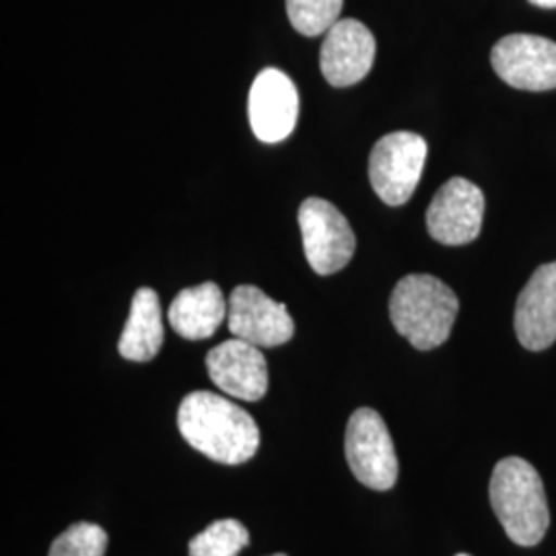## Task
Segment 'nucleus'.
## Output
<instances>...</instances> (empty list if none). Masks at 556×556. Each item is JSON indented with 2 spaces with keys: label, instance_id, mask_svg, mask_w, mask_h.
<instances>
[{
  "label": "nucleus",
  "instance_id": "1",
  "mask_svg": "<svg viewBox=\"0 0 556 556\" xmlns=\"http://www.w3.org/2000/svg\"><path fill=\"white\" fill-rule=\"evenodd\" d=\"M178 427L202 456L238 466L256 456L260 429L250 413L213 392H192L181 400Z\"/></svg>",
  "mask_w": 556,
  "mask_h": 556
},
{
  "label": "nucleus",
  "instance_id": "2",
  "mask_svg": "<svg viewBox=\"0 0 556 556\" xmlns=\"http://www.w3.org/2000/svg\"><path fill=\"white\" fill-rule=\"evenodd\" d=\"M491 505L505 534L519 546H536L551 526L544 482L523 457H503L493 470Z\"/></svg>",
  "mask_w": 556,
  "mask_h": 556
},
{
  "label": "nucleus",
  "instance_id": "3",
  "mask_svg": "<svg viewBox=\"0 0 556 556\" xmlns=\"http://www.w3.org/2000/svg\"><path fill=\"white\" fill-rule=\"evenodd\" d=\"M457 312L456 293L431 275L402 278L390 298V318L397 334L418 351L441 346L452 334Z\"/></svg>",
  "mask_w": 556,
  "mask_h": 556
},
{
  "label": "nucleus",
  "instance_id": "4",
  "mask_svg": "<svg viewBox=\"0 0 556 556\" xmlns=\"http://www.w3.org/2000/svg\"><path fill=\"white\" fill-rule=\"evenodd\" d=\"M344 454L351 472L374 491H390L397 480V457L392 435L374 408L355 410L344 438Z\"/></svg>",
  "mask_w": 556,
  "mask_h": 556
},
{
  "label": "nucleus",
  "instance_id": "5",
  "mask_svg": "<svg viewBox=\"0 0 556 556\" xmlns=\"http://www.w3.org/2000/svg\"><path fill=\"white\" fill-rule=\"evenodd\" d=\"M427 161V140L417 132H390L369 155V181L390 206L406 204L417 190Z\"/></svg>",
  "mask_w": 556,
  "mask_h": 556
},
{
  "label": "nucleus",
  "instance_id": "6",
  "mask_svg": "<svg viewBox=\"0 0 556 556\" xmlns=\"http://www.w3.org/2000/svg\"><path fill=\"white\" fill-rule=\"evenodd\" d=\"M299 227L305 258L321 277L342 270L357 250V238L346 217L328 200H303L299 206Z\"/></svg>",
  "mask_w": 556,
  "mask_h": 556
},
{
  "label": "nucleus",
  "instance_id": "7",
  "mask_svg": "<svg viewBox=\"0 0 556 556\" xmlns=\"http://www.w3.org/2000/svg\"><path fill=\"white\" fill-rule=\"evenodd\" d=\"M491 64L509 87L521 91H551L556 89V41L514 34L495 43Z\"/></svg>",
  "mask_w": 556,
  "mask_h": 556
},
{
  "label": "nucleus",
  "instance_id": "8",
  "mask_svg": "<svg viewBox=\"0 0 556 556\" xmlns=\"http://www.w3.org/2000/svg\"><path fill=\"white\" fill-rule=\"evenodd\" d=\"M229 332L258 349H273L289 342L295 334V324L285 307L268 298L254 285L236 287L227 309Z\"/></svg>",
  "mask_w": 556,
  "mask_h": 556
},
{
  "label": "nucleus",
  "instance_id": "9",
  "mask_svg": "<svg viewBox=\"0 0 556 556\" xmlns=\"http://www.w3.org/2000/svg\"><path fill=\"white\" fill-rule=\"evenodd\" d=\"M484 194L470 179H447L427 208V231L443 245H466L480 236Z\"/></svg>",
  "mask_w": 556,
  "mask_h": 556
},
{
  "label": "nucleus",
  "instance_id": "10",
  "mask_svg": "<svg viewBox=\"0 0 556 556\" xmlns=\"http://www.w3.org/2000/svg\"><path fill=\"white\" fill-rule=\"evenodd\" d=\"M376 62V38L357 20H340L321 41L319 68L332 87H351L369 75Z\"/></svg>",
  "mask_w": 556,
  "mask_h": 556
},
{
  "label": "nucleus",
  "instance_id": "11",
  "mask_svg": "<svg viewBox=\"0 0 556 556\" xmlns=\"http://www.w3.org/2000/svg\"><path fill=\"white\" fill-rule=\"evenodd\" d=\"M248 114L252 132L262 142L287 139L299 118V93L295 83L278 68H264L250 89Z\"/></svg>",
  "mask_w": 556,
  "mask_h": 556
},
{
  "label": "nucleus",
  "instance_id": "12",
  "mask_svg": "<svg viewBox=\"0 0 556 556\" xmlns=\"http://www.w3.org/2000/svg\"><path fill=\"white\" fill-rule=\"evenodd\" d=\"M206 369L220 392L258 402L268 390V365L258 346L231 338L206 355Z\"/></svg>",
  "mask_w": 556,
  "mask_h": 556
},
{
  "label": "nucleus",
  "instance_id": "13",
  "mask_svg": "<svg viewBox=\"0 0 556 556\" xmlns=\"http://www.w3.org/2000/svg\"><path fill=\"white\" fill-rule=\"evenodd\" d=\"M516 334L523 349L546 351L556 342V262L542 264L521 289L516 305Z\"/></svg>",
  "mask_w": 556,
  "mask_h": 556
},
{
  "label": "nucleus",
  "instance_id": "14",
  "mask_svg": "<svg viewBox=\"0 0 556 556\" xmlns=\"http://www.w3.org/2000/svg\"><path fill=\"white\" fill-rule=\"evenodd\" d=\"M229 303H225L217 282H202L179 291L172 301L167 318L174 332L186 340H204L219 330L227 318Z\"/></svg>",
  "mask_w": 556,
  "mask_h": 556
},
{
  "label": "nucleus",
  "instance_id": "15",
  "mask_svg": "<svg viewBox=\"0 0 556 556\" xmlns=\"http://www.w3.org/2000/svg\"><path fill=\"white\" fill-rule=\"evenodd\" d=\"M163 344V319L157 293L149 287H142L130 305V316L119 337V355L128 361L147 363L155 357Z\"/></svg>",
  "mask_w": 556,
  "mask_h": 556
},
{
  "label": "nucleus",
  "instance_id": "16",
  "mask_svg": "<svg viewBox=\"0 0 556 556\" xmlns=\"http://www.w3.org/2000/svg\"><path fill=\"white\" fill-rule=\"evenodd\" d=\"M250 544V532L238 519H219L190 540V556H238Z\"/></svg>",
  "mask_w": 556,
  "mask_h": 556
},
{
  "label": "nucleus",
  "instance_id": "17",
  "mask_svg": "<svg viewBox=\"0 0 556 556\" xmlns=\"http://www.w3.org/2000/svg\"><path fill=\"white\" fill-rule=\"evenodd\" d=\"M344 0H287V15L299 34L316 38L340 21Z\"/></svg>",
  "mask_w": 556,
  "mask_h": 556
},
{
  "label": "nucleus",
  "instance_id": "18",
  "mask_svg": "<svg viewBox=\"0 0 556 556\" xmlns=\"http://www.w3.org/2000/svg\"><path fill=\"white\" fill-rule=\"evenodd\" d=\"M108 532L98 523L80 521L64 530L50 546V556H105Z\"/></svg>",
  "mask_w": 556,
  "mask_h": 556
},
{
  "label": "nucleus",
  "instance_id": "19",
  "mask_svg": "<svg viewBox=\"0 0 556 556\" xmlns=\"http://www.w3.org/2000/svg\"><path fill=\"white\" fill-rule=\"evenodd\" d=\"M532 4L542 7V9H556V0H530Z\"/></svg>",
  "mask_w": 556,
  "mask_h": 556
},
{
  "label": "nucleus",
  "instance_id": "20",
  "mask_svg": "<svg viewBox=\"0 0 556 556\" xmlns=\"http://www.w3.org/2000/svg\"><path fill=\"white\" fill-rule=\"evenodd\" d=\"M456 556H470V555H464V553H462V555H456Z\"/></svg>",
  "mask_w": 556,
  "mask_h": 556
},
{
  "label": "nucleus",
  "instance_id": "21",
  "mask_svg": "<svg viewBox=\"0 0 556 556\" xmlns=\"http://www.w3.org/2000/svg\"><path fill=\"white\" fill-rule=\"evenodd\" d=\"M273 556H287V555H273Z\"/></svg>",
  "mask_w": 556,
  "mask_h": 556
}]
</instances>
